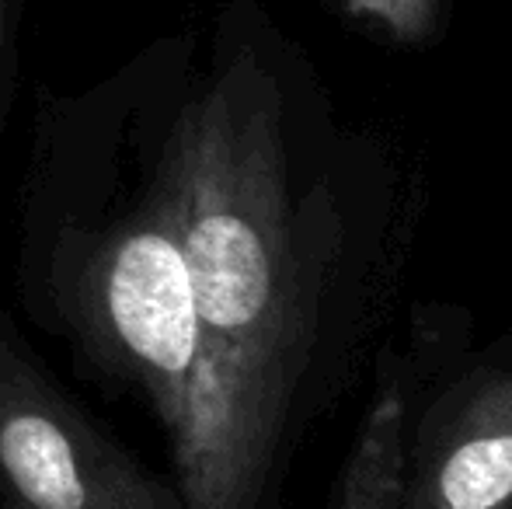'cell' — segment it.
<instances>
[{"label": "cell", "mask_w": 512, "mask_h": 509, "mask_svg": "<svg viewBox=\"0 0 512 509\" xmlns=\"http://www.w3.org/2000/svg\"><path fill=\"white\" fill-rule=\"evenodd\" d=\"M178 53L150 46L77 95H46L18 224V290L46 332L164 429L185 506L213 464L203 328L168 147Z\"/></svg>", "instance_id": "6da1fadb"}, {"label": "cell", "mask_w": 512, "mask_h": 509, "mask_svg": "<svg viewBox=\"0 0 512 509\" xmlns=\"http://www.w3.org/2000/svg\"><path fill=\"white\" fill-rule=\"evenodd\" d=\"M168 147L213 398L203 509H258L314 346V213L293 189L276 102L248 70L178 84Z\"/></svg>", "instance_id": "7a4b0ae2"}, {"label": "cell", "mask_w": 512, "mask_h": 509, "mask_svg": "<svg viewBox=\"0 0 512 509\" xmlns=\"http://www.w3.org/2000/svg\"><path fill=\"white\" fill-rule=\"evenodd\" d=\"M0 503L18 509H189L60 391L0 318Z\"/></svg>", "instance_id": "3957f363"}, {"label": "cell", "mask_w": 512, "mask_h": 509, "mask_svg": "<svg viewBox=\"0 0 512 509\" xmlns=\"http://www.w3.org/2000/svg\"><path fill=\"white\" fill-rule=\"evenodd\" d=\"M422 429L401 509H512V367L460 384Z\"/></svg>", "instance_id": "277c9868"}, {"label": "cell", "mask_w": 512, "mask_h": 509, "mask_svg": "<svg viewBox=\"0 0 512 509\" xmlns=\"http://www.w3.org/2000/svg\"><path fill=\"white\" fill-rule=\"evenodd\" d=\"M331 509H401V461L387 450L352 454Z\"/></svg>", "instance_id": "5b68a950"}, {"label": "cell", "mask_w": 512, "mask_h": 509, "mask_svg": "<svg viewBox=\"0 0 512 509\" xmlns=\"http://www.w3.org/2000/svg\"><path fill=\"white\" fill-rule=\"evenodd\" d=\"M18 21H21V0H0V119H4L7 98H11Z\"/></svg>", "instance_id": "8992f818"}, {"label": "cell", "mask_w": 512, "mask_h": 509, "mask_svg": "<svg viewBox=\"0 0 512 509\" xmlns=\"http://www.w3.org/2000/svg\"><path fill=\"white\" fill-rule=\"evenodd\" d=\"M0 509H18V506H4V503H0Z\"/></svg>", "instance_id": "52a82bcc"}]
</instances>
